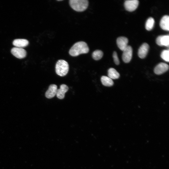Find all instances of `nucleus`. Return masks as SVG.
I'll use <instances>...</instances> for the list:
<instances>
[{
  "instance_id": "1",
  "label": "nucleus",
  "mask_w": 169,
  "mask_h": 169,
  "mask_svg": "<svg viewBox=\"0 0 169 169\" xmlns=\"http://www.w3.org/2000/svg\"><path fill=\"white\" fill-rule=\"evenodd\" d=\"M89 49L87 44L83 41H79L74 44L69 51V54L72 56H77L80 54L87 53Z\"/></svg>"
},
{
  "instance_id": "2",
  "label": "nucleus",
  "mask_w": 169,
  "mask_h": 169,
  "mask_svg": "<svg viewBox=\"0 0 169 169\" xmlns=\"http://www.w3.org/2000/svg\"><path fill=\"white\" fill-rule=\"evenodd\" d=\"M69 4L72 8L77 12H83L85 10L88 6L87 0H70Z\"/></svg>"
},
{
  "instance_id": "3",
  "label": "nucleus",
  "mask_w": 169,
  "mask_h": 169,
  "mask_svg": "<svg viewBox=\"0 0 169 169\" xmlns=\"http://www.w3.org/2000/svg\"><path fill=\"white\" fill-rule=\"evenodd\" d=\"M69 70V65L66 61L60 59L58 61L55 65L56 73L60 76H64L68 73Z\"/></svg>"
},
{
  "instance_id": "4",
  "label": "nucleus",
  "mask_w": 169,
  "mask_h": 169,
  "mask_svg": "<svg viewBox=\"0 0 169 169\" xmlns=\"http://www.w3.org/2000/svg\"><path fill=\"white\" fill-rule=\"evenodd\" d=\"M132 55V49L130 46L128 45L123 51L122 59L125 63H128L131 61Z\"/></svg>"
},
{
  "instance_id": "5",
  "label": "nucleus",
  "mask_w": 169,
  "mask_h": 169,
  "mask_svg": "<svg viewBox=\"0 0 169 169\" xmlns=\"http://www.w3.org/2000/svg\"><path fill=\"white\" fill-rule=\"evenodd\" d=\"M139 4L137 0H127L124 3V6L125 9L130 12H132L136 10Z\"/></svg>"
},
{
  "instance_id": "6",
  "label": "nucleus",
  "mask_w": 169,
  "mask_h": 169,
  "mask_svg": "<svg viewBox=\"0 0 169 169\" xmlns=\"http://www.w3.org/2000/svg\"><path fill=\"white\" fill-rule=\"evenodd\" d=\"M11 52L14 56L19 59L24 58L27 54L26 51L24 49L16 47L13 48Z\"/></svg>"
},
{
  "instance_id": "7",
  "label": "nucleus",
  "mask_w": 169,
  "mask_h": 169,
  "mask_svg": "<svg viewBox=\"0 0 169 169\" xmlns=\"http://www.w3.org/2000/svg\"><path fill=\"white\" fill-rule=\"evenodd\" d=\"M169 69L168 65L166 63H161L155 68L154 72L156 74L160 75Z\"/></svg>"
},
{
  "instance_id": "8",
  "label": "nucleus",
  "mask_w": 169,
  "mask_h": 169,
  "mask_svg": "<svg viewBox=\"0 0 169 169\" xmlns=\"http://www.w3.org/2000/svg\"><path fill=\"white\" fill-rule=\"evenodd\" d=\"M149 48V46L147 43H143L138 49V56L141 59L145 58L147 54Z\"/></svg>"
},
{
  "instance_id": "9",
  "label": "nucleus",
  "mask_w": 169,
  "mask_h": 169,
  "mask_svg": "<svg viewBox=\"0 0 169 169\" xmlns=\"http://www.w3.org/2000/svg\"><path fill=\"white\" fill-rule=\"evenodd\" d=\"M57 90V86L56 84H51L50 85L45 93V97L48 99L53 98L56 95Z\"/></svg>"
},
{
  "instance_id": "10",
  "label": "nucleus",
  "mask_w": 169,
  "mask_h": 169,
  "mask_svg": "<svg viewBox=\"0 0 169 169\" xmlns=\"http://www.w3.org/2000/svg\"><path fill=\"white\" fill-rule=\"evenodd\" d=\"M128 42V38L125 37H118L116 40V43L118 48L123 51L127 47Z\"/></svg>"
},
{
  "instance_id": "11",
  "label": "nucleus",
  "mask_w": 169,
  "mask_h": 169,
  "mask_svg": "<svg viewBox=\"0 0 169 169\" xmlns=\"http://www.w3.org/2000/svg\"><path fill=\"white\" fill-rule=\"evenodd\" d=\"M68 90L69 87L66 85L64 84L61 85L59 89L57 90L56 95L57 98L60 99H63Z\"/></svg>"
},
{
  "instance_id": "12",
  "label": "nucleus",
  "mask_w": 169,
  "mask_h": 169,
  "mask_svg": "<svg viewBox=\"0 0 169 169\" xmlns=\"http://www.w3.org/2000/svg\"><path fill=\"white\" fill-rule=\"evenodd\" d=\"M161 28L164 30L169 31V17L165 15L161 18L160 22Z\"/></svg>"
},
{
  "instance_id": "13",
  "label": "nucleus",
  "mask_w": 169,
  "mask_h": 169,
  "mask_svg": "<svg viewBox=\"0 0 169 169\" xmlns=\"http://www.w3.org/2000/svg\"><path fill=\"white\" fill-rule=\"evenodd\" d=\"M13 44L16 47L22 48L27 46L29 42L28 40L24 39H18L14 40Z\"/></svg>"
},
{
  "instance_id": "14",
  "label": "nucleus",
  "mask_w": 169,
  "mask_h": 169,
  "mask_svg": "<svg viewBox=\"0 0 169 169\" xmlns=\"http://www.w3.org/2000/svg\"><path fill=\"white\" fill-rule=\"evenodd\" d=\"M108 77L111 79H116L120 77L119 73L114 68H110L108 71Z\"/></svg>"
},
{
  "instance_id": "15",
  "label": "nucleus",
  "mask_w": 169,
  "mask_h": 169,
  "mask_svg": "<svg viewBox=\"0 0 169 169\" xmlns=\"http://www.w3.org/2000/svg\"><path fill=\"white\" fill-rule=\"evenodd\" d=\"M101 81L102 84L106 86H111L114 84L112 79L105 76H103L101 77Z\"/></svg>"
},
{
  "instance_id": "16",
  "label": "nucleus",
  "mask_w": 169,
  "mask_h": 169,
  "mask_svg": "<svg viewBox=\"0 0 169 169\" xmlns=\"http://www.w3.org/2000/svg\"><path fill=\"white\" fill-rule=\"evenodd\" d=\"M155 23L154 19L152 17L149 18L147 20L145 24L146 29L150 31L153 28Z\"/></svg>"
},
{
  "instance_id": "17",
  "label": "nucleus",
  "mask_w": 169,
  "mask_h": 169,
  "mask_svg": "<svg viewBox=\"0 0 169 169\" xmlns=\"http://www.w3.org/2000/svg\"><path fill=\"white\" fill-rule=\"evenodd\" d=\"M102 51L99 50H97L94 51L92 53V57L95 60H99L103 56Z\"/></svg>"
},
{
  "instance_id": "18",
  "label": "nucleus",
  "mask_w": 169,
  "mask_h": 169,
  "mask_svg": "<svg viewBox=\"0 0 169 169\" xmlns=\"http://www.w3.org/2000/svg\"><path fill=\"white\" fill-rule=\"evenodd\" d=\"M161 43L162 46L168 47L169 45V36L168 35H161Z\"/></svg>"
},
{
  "instance_id": "19",
  "label": "nucleus",
  "mask_w": 169,
  "mask_h": 169,
  "mask_svg": "<svg viewBox=\"0 0 169 169\" xmlns=\"http://www.w3.org/2000/svg\"><path fill=\"white\" fill-rule=\"evenodd\" d=\"M161 57L165 61L168 62L169 61V50H164L161 53Z\"/></svg>"
},
{
  "instance_id": "20",
  "label": "nucleus",
  "mask_w": 169,
  "mask_h": 169,
  "mask_svg": "<svg viewBox=\"0 0 169 169\" xmlns=\"http://www.w3.org/2000/svg\"><path fill=\"white\" fill-rule=\"evenodd\" d=\"M113 57L114 59V61L115 64L116 65L119 64L120 63L119 60L118 59L117 53L114 51L113 54Z\"/></svg>"
},
{
  "instance_id": "21",
  "label": "nucleus",
  "mask_w": 169,
  "mask_h": 169,
  "mask_svg": "<svg viewBox=\"0 0 169 169\" xmlns=\"http://www.w3.org/2000/svg\"><path fill=\"white\" fill-rule=\"evenodd\" d=\"M161 35L158 36L156 40V42L157 45H158L162 46L161 43Z\"/></svg>"
},
{
  "instance_id": "22",
  "label": "nucleus",
  "mask_w": 169,
  "mask_h": 169,
  "mask_svg": "<svg viewBox=\"0 0 169 169\" xmlns=\"http://www.w3.org/2000/svg\"><path fill=\"white\" fill-rule=\"evenodd\" d=\"M58 1H62V0H58Z\"/></svg>"
}]
</instances>
